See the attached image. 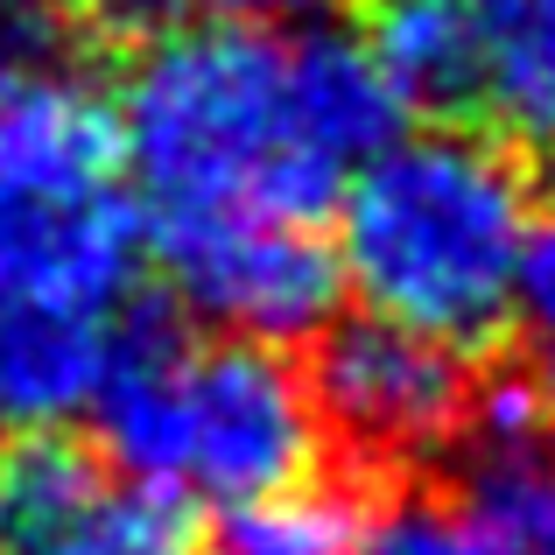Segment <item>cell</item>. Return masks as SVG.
<instances>
[{
    "label": "cell",
    "mask_w": 555,
    "mask_h": 555,
    "mask_svg": "<svg viewBox=\"0 0 555 555\" xmlns=\"http://www.w3.org/2000/svg\"><path fill=\"white\" fill-rule=\"evenodd\" d=\"M528 225L534 190L506 141L478 127H401L345 177L331 254L366 317L472 352L514 317Z\"/></svg>",
    "instance_id": "6da1fadb"
},
{
    "label": "cell",
    "mask_w": 555,
    "mask_h": 555,
    "mask_svg": "<svg viewBox=\"0 0 555 555\" xmlns=\"http://www.w3.org/2000/svg\"><path fill=\"white\" fill-rule=\"evenodd\" d=\"M359 555H506V542L478 520L472 500L450 492H393L373 506Z\"/></svg>",
    "instance_id": "5bb4252c"
},
{
    "label": "cell",
    "mask_w": 555,
    "mask_h": 555,
    "mask_svg": "<svg viewBox=\"0 0 555 555\" xmlns=\"http://www.w3.org/2000/svg\"><path fill=\"white\" fill-rule=\"evenodd\" d=\"M22 8H50V14H134L141 0H22Z\"/></svg>",
    "instance_id": "ac0fdd59"
},
{
    "label": "cell",
    "mask_w": 555,
    "mask_h": 555,
    "mask_svg": "<svg viewBox=\"0 0 555 555\" xmlns=\"http://www.w3.org/2000/svg\"><path fill=\"white\" fill-rule=\"evenodd\" d=\"M127 317L0 310V422L22 436H42V429H64L70 415H85L106 387Z\"/></svg>",
    "instance_id": "9c48e42d"
},
{
    "label": "cell",
    "mask_w": 555,
    "mask_h": 555,
    "mask_svg": "<svg viewBox=\"0 0 555 555\" xmlns=\"http://www.w3.org/2000/svg\"><path fill=\"white\" fill-rule=\"evenodd\" d=\"M141 254L149 225L120 183L0 190V310L127 317Z\"/></svg>",
    "instance_id": "52a82bcc"
},
{
    "label": "cell",
    "mask_w": 555,
    "mask_h": 555,
    "mask_svg": "<svg viewBox=\"0 0 555 555\" xmlns=\"http://www.w3.org/2000/svg\"><path fill=\"white\" fill-rule=\"evenodd\" d=\"M514 310L528 317L542 338H555V204L534 211L528 240H520V268H514Z\"/></svg>",
    "instance_id": "9a60e30c"
},
{
    "label": "cell",
    "mask_w": 555,
    "mask_h": 555,
    "mask_svg": "<svg viewBox=\"0 0 555 555\" xmlns=\"http://www.w3.org/2000/svg\"><path fill=\"white\" fill-rule=\"evenodd\" d=\"M373 506H379L373 486L345 472H310L268 500L225 506L218 555H359Z\"/></svg>",
    "instance_id": "7c38bea8"
},
{
    "label": "cell",
    "mask_w": 555,
    "mask_h": 555,
    "mask_svg": "<svg viewBox=\"0 0 555 555\" xmlns=\"http://www.w3.org/2000/svg\"><path fill=\"white\" fill-rule=\"evenodd\" d=\"M520 379H528V401H534V415H542V436L555 443V338H542V359Z\"/></svg>",
    "instance_id": "e0dca14e"
},
{
    "label": "cell",
    "mask_w": 555,
    "mask_h": 555,
    "mask_svg": "<svg viewBox=\"0 0 555 555\" xmlns=\"http://www.w3.org/2000/svg\"><path fill=\"white\" fill-rule=\"evenodd\" d=\"M204 22H240V28H288L302 14H317L324 0H197Z\"/></svg>",
    "instance_id": "2e32d148"
},
{
    "label": "cell",
    "mask_w": 555,
    "mask_h": 555,
    "mask_svg": "<svg viewBox=\"0 0 555 555\" xmlns=\"http://www.w3.org/2000/svg\"><path fill=\"white\" fill-rule=\"evenodd\" d=\"M302 387L317 408V436L338 443L345 478L359 486H373V472H408L464 443L478 408L472 352L387 324V317L324 324Z\"/></svg>",
    "instance_id": "277c9868"
},
{
    "label": "cell",
    "mask_w": 555,
    "mask_h": 555,
    "mask_svg": "<svg viewBox=\"0 0 555 555\" xmlns=\"http://www.w3.org/2000/svg\"><path fill=\"white\" fill-rule=\"evenodd\" d=\"M141 225H149V254L163 260L177 302L197 310L204 324H218L225 338L282 352V345L338 324L345 274L310 218L177 211V218H141Z\"/></svg>",
    "instance_id": "5b68a950"
},
{
    "label": "cell",
    "mask_w": 555,
    "mask_h": 555,
    "mask_svg": "<svg viewBox=\"0 0 555 555\" xmlns=\"http://www.w3.org/2000/svg\"><path fill=\"white\" fill-rule=\"evenodd\" d=\"M0 555H197L190 506L106 464L64 429L0 457Z\"/></svg>",
    "instance_id": "8992f818"
},
{
    "label": "cell",
    "mask_w": 555,
    "mask_h": 555,
    "mask_svg": "<svg viewBox=\"0 0 555 555\" xmlns=\"http://www.w3.org/2000/svg\"><path fill=\"white\" fill-rule=\"evenodd\" d=\"M92 408L106 464L169 500L246 506L310 478L324 457L310 387L274 345H197L141 310L120 324Z\"/></svg>",
    "instance_id": "3957f363"
},
{
    "label": "cell",
    "mask_w": 555,
    "mask_h": 555,
    "mask_svg": "<svg viewBox=\"0 0 555 555\" xmlns=\"http://www.w3.org/2000/svg\"><path fill=\"white\" fill-rule=\"evenodd\" d=\"M472 506L506 542V555H555V457L548 450L478 457Z\"/></svg>",
    "instance_id": "4fadbf2b"
},
{
    "label": "cell",
    "mask_w": 555,
    "mask_h": 555,
    "mask_svg": "<svg viewBox=\"0 0 555 555\" xmlns=\"http://www.w3.org/2000/svg\"><path fill=\"white\" fill-rule=\"evenodd\" d=\"M478 92L514 149L555 163V0H472Z\"/></svg>",
    "instance_id": "8fae6325"
},
{
    "label": "cell",
    "mask_w": 555,
    "mask_h": 555,
    "mask_svg": "<svg viewBox=\"0 0 555 555\" xmlns=\"http://www.w3.org/2000/svg\"><path fill=\"white\" fill-rule=\"evenodd\" d=\"M113 134L149 218L274 211L317 225L345 190L296 127L282 28H155L113 92Z\"/></svg>",
    "instance_id": "7a4b0ae2"
},
{
    "label": "cell",
    "mask_w": 555,
    "mask_h": 555,
    "mask_svg": "<svg viewBox=\"0 0 555 555\" xmlns=\"http://www.w3.org/2000/svg\"><path fill=\"white\" fill-rule=\"evenodd\" d=\"M352 36L401 106H464L478 92L472 0H366Z\"/></svg>",
    "instance_id": "30bf717a"
},
{
    "label": "cell",
    "mask_w": 555,
    "mask_h": 555,
    "mask_svg": "<svg viewBox=\"0 0 555 555\" xmlns=\"http://www.w3.org/2000/svg\"><path fill=\"white\" fill-rule=\"evenodd\" d=\"M288 106H296L310 155L338 183L359 163H373L408 120V106L373 70V56L359 50L352 28H302V36H288Z\"/></svg>",
    "instance_id": "ba28073f"
}]
</instances>
